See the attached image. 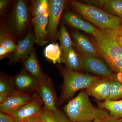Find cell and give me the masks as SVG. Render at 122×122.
I'll return each mask as SVG.
<instances>
[{
	"label": "cell",
	"instance_id": "35",
	"mask_svg": "<svg viewBox=\"0 0 122 122\" xmlns=\"http://www.w3.org/2000/svg\"><path fill=\"white\" fill-rule=\"evenodd\" d=\"M102 120H100V119H95V120H94L93 122H100Z\"/></svg>",
	"mask_w": 122,
	"mask_h": 122
},
{
	"label": "cell",
	"instance_id": "12",
	"mask_svg": "<svg viewBox=\"0 0 122 122\" xmlns=\"http://www.w3.org/2000/svg\"><path fill=\"white\" fill-rule=\"evenodd\" d=\"M15 89L30 94L37 92L39 84L37 79L23 68L20 72L12 77Z\"/></svg>",
	"mask_w": 122,
	"mask_h": 122
},
{
	"label": "cell",
	"instance_id": "15",
	"mask_svg": "<svg viewBox=\"0 0 122 122\" xmlns=\"http://www.w3.org/2000/svg\"><path fill=\"white\" fill-rule=\"evenodd\" d=\"M37 92L39 94L44 103V107L50 110H55L56 96L51 79L39 82Z\"/></svg>",
	"mask_w": 122,
	"mask_h": 122
},
{
	"label": "cell",
	"instance_id": "4",
	"mask_svg": "<svg viewBox=\"0 0 122 122\" xmlns=\"http://www.w3.org/2000/svg\"><path fill=\"white\" fill-rule=\"evenodd\" d=\"M57 67L63 78L61 92L58 102L59 105L70 100L77 92L86 89L95 81L101 78L83 74L59 65Z\"/></svg>",
	"mask_w": 122,
	"mask_h": 122
},
{
	"label": "cell",
	"instance_id": "13",
	"mask_svg": "<svg viewBox=\"0 0 122 122\" xmlns=\"http://www.w3.org/2000/svg\"><path fill=\"white\" fill-rule=\"evenodd\" d=\"M32 95L18 91L12 94L0 103V112L11 116L31 99Z\"/></svg>",
	"mask_w": 122,
	"mask_h": 122
},
{
	"label": "cell",
	"instance_id": "26",
	"mask_svg": "<svg viewBox=\"0 0 122 122\" xmlns=\"http://www.w3.org/2000/svg\"><path fill=\"white\" fill-rule=\"evenodd\" d=\"M49 0L30 1V10L32 17L41 15L49 11Z\"/></svg>",
	"mask_w": 122,
	"mask_h": 122
},
{
	"label": "cell",
	"instance_id": "14",
	"mask_svg": "<svg viewBox=\"0 0 122 122\" xmlns=\"http://www.w3.org/2000/svg\"><path fill=\"white\" fill-rule=\"evenodd\" d=\"M49 20V11L46 13L34 17L32 19L35 43L41 46H44L49 42L46 31Z\"/></svg>",
	"mask_w": 122,
	"mask_h": 122
},
{
	"label": "cell",
	"instance_id": "20",
	"mask_svg": "<svg viewBox=\"0 0 122 122\" xmlns=\"http://www.w3.org/2000/svg\"><path fill=\"white\" fill-rule=\"evenodd\" d=\"M99 107L106 109L109 112L110 117L122 119V99L118 101L106 100L97 102Z\"/></svg>",
	"mask_w": 122,
	"mask_h": 122
},
{
	"label": "cell",
	"instance_id": "10",
	"mask_svg": "<svg viewBox=\"0 0 122 122\" xmlns=\"http://www.w3.org/2000/svg\"><path fill=\"white\" fill-rule=\"evenodd\" d=\"M35 42L34 32L31 29L23 39L18 41L16 49L10 58L8 65H11L26 60L34 49L33 45Z\"/></svg>",
	"mask_w": 122,
	"mask_h": 122
},
{
	"label": "cell",
	"instance_id": "16",
	"mask_svg": "<svg viewBox=\"0 0 122 122\" xmlns=\"http://www.w3.org/2000/svg\"><path fill=\"white\" fill-rule=\"evenodd\" d=\"M71 34L74 46L80 53L100 58L94 44L84 34L76 30L72 31Z\"/></svg>",
	"mask_w": 122,
	"mask_h": 122
},
{
	"label": "cell",
	"instance_id": "9",
	"mask_svg": "<svg viewBox=\"0 0 122 122\" xmlns=\"http://www.w3.org/2000/svg\"><path fill=\"white\" fill-rule=\"evenodd\" d=\"M18 41L9 29L6 18H1L0 25V60L5 57H11L16 49Z\"/></svg>",
	"mask_w": 122,
	"mask_h": 122
},
{
	"label": "cell",
	"instance_id": "8",
	"mask_svg": "<svg viewBox=\"0 0 122 122\" xmlns=\"http://www.w3.org/2000/svg\"><path fill=\"white\" fill-rule=\"evenodd\" d=\"M43 101L37 92L32 95L31 99L11 116L14 122H22L33 117L41 113Z\"/></svg>",
	"mask_w": 122,
	"mask_h": 122
},
{
	"label": "cell",
	"instance_id": "29",
	"mask_svg": "<svg viewBox=\"0 0 122 122\" xmlns=\"http://www.w3.org/2000/svg\"><path fill=\"white\" fill-rule=\"evenodd\" d=\"M106 0H85L81 2L101 9H103Z\"/></svg>",
	"mask_w": 122,
	"mask_h": 122
},
{
	"label": "cell",
	"instance_id": "22",
	"mask_svg": "<svg viewBox=\"0 0 122 122\" xmlns=\"http://www.w3.org/2000/svg\"><path fill=\"white\" fill-rule=\"evenodd\" d=\"M17 90L14 86L12 77L1 74L0 77V103Z\"/></svg>",
	"mask_w": 122,
	"mask_h": 122
},
{
	"label": "cell",
	"instance_id": "11",
	"mask_svg": "<svg viewBox=\"0 0 122 122\" xmlns=\"http://www.w3.org/2000/svg\"><path fill=\"white\" fill-rule=\"evenodd\" d=\"M62 15L63 23L72 28L90 34L94 36L98 32L99 29L85 20L80 14L75 11L66 10L63 12Z\"/></svg>",
	"mask_w": 122,
	"mask_h": 122
},
{
	"label": "cell",
	"instance_id": "36",
	"mask_svg": "<svg viewBox=\"0 0 122 122\" xmlns=\"http://www.w3.org/2000/svg\"><path fill=\"white\" fill-rule=\"evenodd\" d=\"M41 122H43V121H42V120H41Z\"/></svg>",
	"mask_w": 122,
	"mask_h": 122
},
{
	"label": "cell",
	"instance_id": "3",
	"mask_svg": "<svg viewBox=\"0 0 122 122\" xmlns=\"http://www.w3.org/2000/svg\"><path fill=\"white\" fill-rule=\"evenodd\" d=\"M68 4L75 12L99 29L116 30L121 26L122 20L102 9L76 0L69 1Z\"/></svg>",
	"mask_w": 122,
	"mask_h": 122
},
{
	"label": "cell",
	"instance_id": "28",
	"mask_svg": "<svg viewBox=\"0 0 122 122\" xmlns=\"http://www.w3.org/2000/svg\"><path fill=\"white\" fill-rule=\"evenodd\" d=\"M13 1L11 0H0V16L1 18H6L13 5Z\"/></svg>",
	"mask_w": 122,
	"mask_h": 122
},
{
	"label": "cell",
	"instance_id": "5",
	"mask_svg": "<svg viewBox=\"0 0 122 122\" xmlns=\"http://www.w3.org/2000/svg\"><path fill=\"white\" fill-rule=\"evenodd\" d=\"M30 5L28 1L14 0L12 8L6 18L9 29L18 41L23 39L31 30L33 17Z\"/></svg>",
	"mask_w": 122,
	"mask_h": 122
},
{
	"label": "cell",
	"instance_id": "19",
	"mask_svg": "<svg viewBox=\"0 0 122 122\" xmlns=\"http://www.w3.org/2000/svg\"><path fill=\"white\" fill-rule=\"evenodd\" d=\"M61 62L69 69L78 72L83 70L81 54L73 47L66 52L62 53Z\"/></svg>",
	"mask_w": 122,
	"mask_h": 122
},
{
	"label": "cell",
	"instance_id": "34",
	"mask_svg": "<svg viewBox=\"0 0 122 122\" xmlns=\"http://www.w3.org/2000/svg\"><path fill=\"white\" fill-rule=\"evenodd\" d=\"M114 31L116 35L122 36V24L120 28L116 30H114Z\"/></svg>",
	"mask_w": 122,
	"mask_h": 122
},
{
	"label": "cell",
	"instance_id": "6",
	"mask_svg": "<svg viewBox=\"0 0 122 122\" xmlns=\"http://www.w3.org/2000/svg\"><path fill=\"white\" fill-rule=\"evenodd\" d=\"M68 4L65 0H49V20L46 31L49 42L55 43L58 39V26Z\"/></svg>",
	"mask_w": 122,
	"mask_h": 122
},
{
	"label": "cell",
	"instance_id": "17",
	"mask_svg": "<svg viewBox=\"0 0 122 122\" xmlns=\"http://www.w3.org/2000/svg\"><path fill=\"white\" fill-rule=\"evenodd\" d=\"M111 79L100 78L93 82L85 89L89 96H92L99 102L106 100L110 94Z\"/></svg>",
	"mask_w": 122,
	"mask_h": 122
},
{
	"label": "cell",
	"instance_id": "7",
	"mask_svg": "<svg viewBox=\"0 0 122 122\" xmlns=\"http://www.w3.org/2000/svg\"><path fill=\"white\" fill-rule=\"evenodd\" d=\"M80 54L83 69L102 78L119 80L116 75L112 71L102 58Z\"/></svg>",
	"mask_w": 122,
	"mask_h": 122
},
{
	"label": "cell",
	"instance_id": "23",
	"mask_svg": "<svg viewBox=\"0 0 122 122\" xmlns=\"http://www.w3.org/2000/svg\"><path fill=\"white\" fill-rule=\"evenodd\" d=\"M45 56L54 64L61 63L62 51L58 43H51L44 50Z\"/></svg>",
	"mask_w": 122,
	"mask_h": 122
},
{
	"label": "cell",
	"instance_id": "18",
	"mask_svg": "<svg viewBox=\"0 0 122 122\" xmlns=\"http://www.w3.org/2000/svg\"><path fill=\"white\" fill-rule=\"evenodd\" d=\"M22 63L24 69L39 82L47 81L50 78L42 70L38 61L35 48L34 49L30 56Z\"/></svg>",
	"mask_w": 122,
	"mask_h": 122
},
{
	"label": "cell",
	"instance_id": "32",
	"mask_svg": "<svg viewBox=\"0 0 122 122\" xmlns=\"http://www.w3.org/2000/svg\"><path fill=\"white\" fill-rule=\"evenodd\" d=\"M100 122H122V119H113L110 118H107L101 120Z\"/></svg>",
	"mask_w": 122,
	"mask_h": 122
},
{
	"label": "cell",
	"instance_id": "31",
	"mask_svg": "<svg viewBox=\"0 0 122 122\" xmlns=\"http://www.w3.org/2000/svg\"><path fill=\"white\" fill-rule=\"evenodd\" d=\"M40 114L41 113L31 118L28 120L20 122H41V119L40 117Z\"/></svg>",
	"mask_w": 122,
	"mask_h": 122
},
{
	"label": "cell",
	"instance_id": "1",
	"mask_svg": "<svg viewBox=\"0 0 122 122\" xmlns=\"http://www.w3.org/2000/svg\"><path fill=\"white\" fill-rule=\"evenodd\" d=\"M94 37V44L100 58L122 81V49L117 41L114 30L99 29Z\"/></svg>",
	"mask_w": 122,
	"mask_h": 122
},
{
	"label": "cell",
	"instance_id": "21",
	"mask_svg": "<svg viewBox=\"0 0 122 122\" xmlns=\"http://www.w3.org/2000/svg\"><path fill=\"white\" fill-rule=\"evenodd\" d=\"M40 117L44 122H73L58 109L49 110L44 106Z\"/></svg>",
	"mask_w": 122,
	"mask_h": 122
},
{
	"label": "cell",
	"instance_id": "33",
	"mask_svg": "<svg viewBox=\"0 0 122 122\" xmlns=\"http://www.w3.org/2000/svg\"><path fill=\"white\" fill-rule=\"evenodd\" d=\"M116 39L119 45L122 49V36H119L116 34Z\"/></svg>",
	"mask_w": 122,
	"mask_h": 122
},
{
	"label": "cell",
	"instance_id": "27",
	"mask_svg": "<svg viewBox=\"0 0 122 122\" xmlns=\"http://www.w3.org/2000/svg\"><path fill=\"white\" fill-rule=\"evenodd\" d=\"M122 99V81L111 80L110 94L106 100L118 101Z\"/></svg>",
	"mask_w": 122,
	"mask_h": 122
},
{
	"label": "cell",
	"instance_id": "2",
	"mask_svg": "<svg viewBox=\"0 0 122 122\" xmlns=\"http://www.w3.org/2000/svg\"><path fill=\"white\" fill-rule=\"evenodd\" d=\"M63 110L67 117L73 122H91L95 119L109 118L106 109L95 106L86 91H81L77 96L69 101Z\"/></svg>",
	"mask_w": 122,
	"mask_h": 122
},
{
	"label": "cell",
	"instance_id": "30",
	"mask_svg": "<svg viewBox=\"0 0 122 122\" xmlns=\"http://www.w3.org/2000/svg\"><path fill=\"white\" fill-rule=\"evenodd\" d=\"M0 122H14L10 116L0 112Z\"/></svg>",
	"mask_w": 122,
	"mask_h": 122
},
{
	"label": "cell",
	"instance_id": "24",
	"mask_svg": "<svg viewBox=\"0 0 122 122\" xmlns=\"http://www.w3.org/2000/svg\"><path fill=\"white\" fill-rule=\"evenodd\" d=\"M58 39L60 42L62 53L66 52L73 47V42L63 24H62L60 26Z\"/></svg>",
	"mask_w": 122,
	"mask_h": 122
},
{
	"label": "cell",
	"instance_id": "25",
	"mask_svg": "<svg viewBox=\"0 0 122 122\" xmlns=\"http://www.w3.org/2000/svg\"><path fill=\"white\" fill-rule=\"evenodd\" d=\"M103 11L122 20V0H106Z\"/></svg>",
	"mask_w": 122,
	"mask_h": 122
}]
</instances>
